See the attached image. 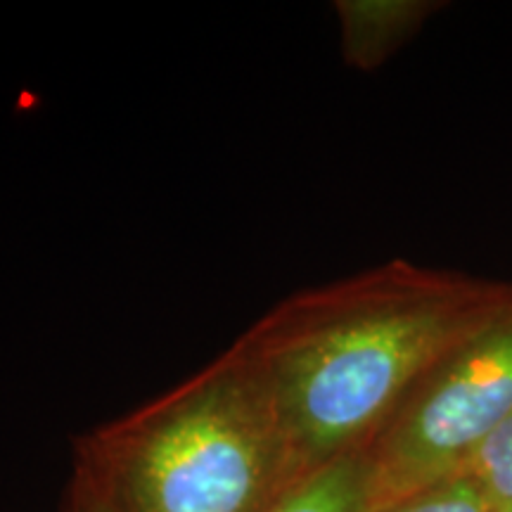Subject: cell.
Returning <instances> with one entry per match:
<instances>
[{
	"label": "cell",
	"instance_id": "7a4b0ae2",
	"mask_svg": "<svg viewBox=\"0 0 512 512\" xmlns=\"http://www.w3.org/2000/svg\"><path fill=\"white\" fill-rule=\"evenodd\" d=\"M119 512H268L297 484L271 401L233 344L74 444Z\"/></svg>",
	"mask_w": 512,
	"mask_h": 512
},
{
	"label": "cell",
	"instance_id": "ba28073f",
	"mask_svg": "<svg viewBox=\"0 0 512 512\" xmlns=\"http://www.w3.org/2000/svg\"><path fill=\"white\" fill-rule=\"evenodd\" d=\"M62 512H119L117 505L81 460L74 458L72 477L64 489Z\"/></svg>",
	"mask_w": 512,
	"mask_h": 512
},
{
	"label": "cell",
	"instance_id": "8992f818",
	"mask_svg": "<svg viewBox=\"0 0 512 512\" xmlns=\"http://www.w3.org/2000/svg\"><path fill=\"white\" fill-rule=\"evenodd\" d=\"M460 477H470L482 486L498 512L512 505V413L498 430L484 441V446L467 463Z\"/></svg>",
	"mask_w": 512,
	"mask_h": 512
},
{
	"label": "cell",
	"instance_id": "3957f363",
	"mask_svg": "<svg viewBox=\"0 0 512 512\" xmlns=\"http://www.w3.org/2000/svg\"><path fill=\"white\" fill-rule=\"evenodd\" d=\"M512 413V306L415 384L366 448L368 512L460 477Z\"/></svg>",
	"mask_w": 512,
	"mask_h": 512
},
{
	"label": "cell",
	"instance_id": "277c9868",
	"mask_svg": "<svg viewBox=\"0 0 512 512\" xmlns=\"http://www.w3.org/2000/svg\"><path fill=\"white\" fill-rule=\"evenodd\" d=\"M432 0H337L342 55L358 72H373L432 15Z\"/></svg>",
	"mask_w": 512,
	"mask_h": 512
},
{
	"label": "cell",
	"instance_id": "6da1fadb",
	"mask_svg": "<svg viewBox=\"0 0 512 512\" xmlns=\"http://www.w3.org/2000/svg\"><path fill=\"white\" fill-rule=\"evenodd\" d=\"M512 306V283L408 259L280 299L233 342L294 479L366 451L415 384Z\"/></svg>",
	"mask_w": 512,
	"mask_h": 512
},
{
	"label": "cell",
	"instance_id": "52a82bcc",
	"mask_svg": "<svg viewBox=\"0 0 512 512\" xmlns=\"http://www.w3.org/2000/svg\"><path fill=\"white\" fill-rule=\"evenodd\" d=\"M377 512H498L470 477H451Z\"/></svg>",
	"mask_w": 512,
	"mask_h": 512
},
{
	"label": "cell",
	"instance_id": "9c48e42d",
	"mask_svg": "<svg viewBox=\"0 0 512 512\" xmlns=\"http://www.w3.org/2000/svg\"><path fill=\"white\" fill-rule=\"evenodd\" d=\"M503 512H512V505H510V508H505V510H503Z\"/></svg>",
	"mask_w": 512,
	"mask_h": 512
},
{
	"label": "cell",
	"instance_id": "5b68a950",
	"mask_svg": "<svg viewBox=\"0 0 512 512\" xmlns=\"http://www.w3.org/2000/svg\"><path fill=\"white\" fill-rule=\"evenodd\" d=\"M268 512H368L366 451L349 453L299 479Z\"/></svg>",
	"mask_w": 512,
	"mask_h": 512
}]
</instances>
